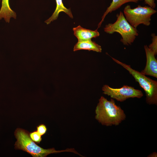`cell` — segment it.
I'll use <instances>...</instances> for the list:
<instances>
[{"label":"cell","mask_w":157,"mask_h":157,"mask_svg":"<svg viewBox=\"0 0 157 157\" xmlns=\"http://www.w3.org/2000/svg\"><path fill=\"white\" fill-rule=\"evenodd\" d=\"M95 112V119L107 126L118 125L126 118L124 110L115 104L113 99L108 101L103 96L99 100Z\"/></svg>","instance_id":"1"},{"label":"cell","mask_w":157,"mask_h":157,"mask_svg":"<svg viewBox=\"0 0 157 157\" xmlns=\"http://www.w3.org/2000/svg\"><path fill=\"white\" fill-rule=\"evenodd\" d=\"M29 132L21 128H17L14 135L17 141L15 144V149L22 150L31 154L33 157H45L50 154L63 152H71L78 154L74 149L56 150L54 148L44 149L35 143L30 138Z\"/></svg>","instance_id":"2"},{"label":"cell","mask_w":157,"mask_h":157,"mask_svg":"<svg viewBox=\"0 0 157 157\" xmlns=\"http://www.w3.org/2000/svg\"><path fill=\"white\" fill-rule=\"evenodd\" d=\"M116 16L117 20L114 23L106 25L104 31L109 34L115 32L119 33L122 37L120 41L124 45H131L138 35V30L129 24L122 11L117 14Z\"/></svg>","instance_id":"3"},{"label":"cell","mask_w":157,"mask_h":157,"mask_svg":"<svg viewBox=\"0 0 157 157\" xmlns=\"http://www.w3.org/2000/svg\"><path fill=\"white\" fill-rule=\"evenodd\" d=\"M117 63L122 66L132 75L135 81L144 91L146 95V101L149 105L157 104V81L146 76L140 72L132 69L127 65L111 57Z\"/></svg>","instance_id":"4"},{"label":"cell","mask_w":157,"mask_h":157,"mask_svg":"<svg viewBox=\"0 0 157 157\" xmlns=\"http://www.w3.org/2000/svg\"><path fill=\"white\" fill-rule=\"evenodd\" d=\"M123 12L126 20L131 26L136 28L140 24L149 26L151 16L156 13L157 11L149 6L138 5L137 7L131 8L130 5H127Z\"/></svg>","instance_id":"5"},{"label":"cell","mask_w":157,"mask_h":157,"mask_svg":"<svg viewBox=\"0 0 157 157\" xmlns=\"http://www.w3.org/2000/svg\"><path fill=\"white\" fill-rule=\"evenodd\" d=\"M102 90L104 94L120 102L131 98H140L143 95L141 90L127 85H124L120 88H115L105 85L102 87Z\"/></svg>","instance_id":"6"},{"label":"cell","mask_w":157,"mask_h":157,"mask_svg":"<svg viewBox=\"0 0 157 157\" xmlns=\"http://www.w3.org/2000/svg\"><path fill=\"white\" fill-rule=\"evenodd\" d=\"M146 57V64L144 69L140 72L145 75L157 78V60L154 52L147 45L144 46Z\"/></svg>","instance_id":"7"},{"label":"cell","mask_w":157,"mask_h":157,"mask_svg":"<svg viewBox=\"0 0 157 157\" xmlns=\"http://www.w3.org/2000/svg\"><path fill=\"white\" fill-rule=\"evenodd\" d=\"M73 30L74 35L77 38L78 41L91 40L92 38L99 37L100 35L97 31L98 28L93 31L82 27L80 25L73 28Z\"/></svg>","instance_id":"8"},{"label":"cell","mask_w":157,"mask_h":157,"mask_svg":"<svg viewBox=\"0 0 157 157\" xmlns=\"http://www.w3.org/2000/svg\"><path fill=\"white\" fill-rule=\"evenodd\" d=\"M86 50L89 51H92L98 52H101V47L91 40L78 41L74 45V51L80 50Z\"/></svg>","instance_id":"9"},{"label":"cell","mask_w":157,"mask_h":157,"mask_svg":"<svg viewBox=\"0 0 157 157\" xmlns=\"http://www.w3.org/2000/svg\"><path fill=\"white\" fill-rule=\"evenodd\" d=\"M56 6L55 10L52 15L44 22L47 24H49L51 22L56 20L61 12H64L71 18L73 17L70 8H67L64 6L62 0H56Z\"/></svg>","instance_id":"10"},{"label":"cell","mask_w":157,"mask_h":157,"mask_svg":"<svg viewBox=\"0 0 157 157\" xmlns=\"http://www.w3.org/2000/svg\"><path fill=\"white\" fill-rule=\"evenodd\" d=\"M143 0H112L110 5L108 7L101 17V20L99 23L98 28H99L104 21L106 16L109 13H111L119 8L123 5L130 2L137 3Z\"/></svg>","instance_id":"11"},{"label":"cell","mask_w":157,"mask_h":157,"mask_svg":"<svg viewBox=\"0 0 157 157\" xmlns=\"http://www.w3.org/2000/svg\"><path fill=\"white\" fill-rule=\"evenodd\" d=\"M11 18L16 19V13L10 7L9 0H2L0 9V20L3 18L6 22L9 23Z\"/></svg>","instance_id":"12"},{"label":"cell","mask_w":157,"mask_h":157,"mask_svg":"<svg viewBox=\"0 0 157 157\" xmlns=\"http://www.w3.org/2000/svg\"><path fill=\"white\" fill-rule=\"evenodd\" d=\"M151 36L152 42L148 47L154 52L156 55L157 53V36L155 33L152 34Z\"/></svg>","instance_id":"13"},{"label":"cell","mask_w":157,"mask_h":157,"mask_svg":"<svg viewBox=\"0 0 157 157\" xmlns=\"http://www.w3.org/2000/svg\"><path fill=\"white\" fill-rule=\"evenodd\" d=\"M29 135L31 139L37 143H40L42 140L41 136L37 131L29 133Z\"/></svg>","instance_id":"14"},{"label":"cell","mask_w":157,"mask_h":157,"mask_svg":"<svg viewBox=\"0 0 157 157\" xmlns=\"http://www.w3.org/2000/svg\"><path fill=\"white\" fill-rule=\"evenodd\" d=\"M47 130L46 126L43 124H40L37 127V131L41 136L46 133Z\"/></svg>","instance_id":"15"},{"label":"cell","mask_w":157,"mask_h":157,"mask_svg":"<svg viewBox=\"0 0 157 157\" xmlns=\"http://www.w3.org/2000/svg\"><path fill=\"white\" fill-rule=\"evenodd\" d=\"M144 3L148 5L153 8H154L156 6L155 0H144Z\"/></svg>","instance_id":"16"},{"label":"cell","mask_w":157,"mask_h":157,"mask_svg":"<svg viewBox=\"0 0 157 157\" xmlns=\"http://www.w3.org/2000/svg\"><path fill=\"white\" fill-rule=\"evenodd\" d=\"M157 153L154 152L150 154L148 157H157Z\"/></svg>","instance_id":"17"},{"label":"cell","mask_w":157,"mask_h":157,"mask_svg":"<svg viewBox=\"0 0 157 157\" xmlns=\"http://www.w3.org/2000/svg\"><path fill=\"white\" fill-rule=\"evenodd\" d=\"M1 1V0H0V1Z\"/></svg>","instance_id":"18"}]
</instances>
